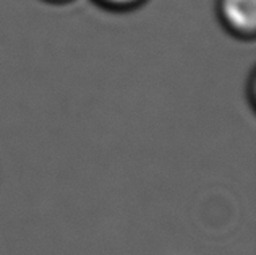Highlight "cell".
I'll return each mask as SVG.
<instances>
[{
	"label": "cell",
	"mask_w": 256,
	"mask_h": 255,
	"mask_svg": "<svg viewBox=\"0 0 256 255\" xmlns=\"http://www.w3.org/2000/svg\"><path fill=\"white\" fill-rule=\"evenodd\" d=\"M216 18L227 35L250 43L256 36V0H216Z\"/></svg>",
	"instance_id": "obj_1"
},
{
	"label": "cell",
	"mask_w": 256,
	"mask_h": 255,
	"mask_svg": "<svg viewBox=\"0 0 256 255\" xmlns=\"http://www.w3.org/2000/svg\"><path fill=\"white\" fill-rule=\"evenodd\" d=\"M99 9L112 13H128L138 10L148 0H92Z\"/></svg>",
	"instance_id": "obj_2"
},
{
	"label": "cell",
	"mask_w": 256,
	"mask_h": 255,
	"mask_svg": "<svg viewBox=\"0 0 256 255\" xmlns=\"http://www.w3.org/2000/svg\"><path fill=\"white\" fill-rule=\"evenodd\" d=\"M42 2L49 4V5H66V4L73 2V0H42Z\"/></svg>",
	"instance_id": "obj_3"
}]
</instances>
